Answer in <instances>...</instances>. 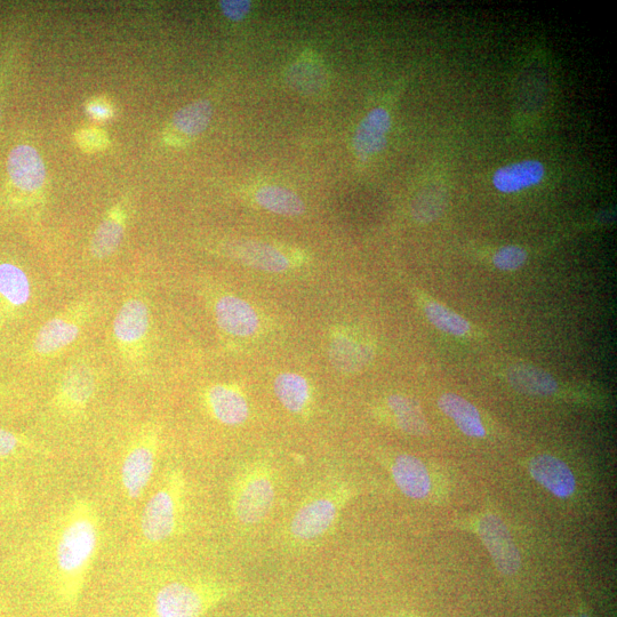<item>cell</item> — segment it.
<instances>
[{
    "instance_id": "83f0119b",
    "label": "cell",
    "mask_w": 617,
    "mask_h": 617,
    "mask_svg": "<svg viewBox=\"0 0 617 617\" xmlns=\"http://www.w3.org/2000/svg\"><path fill=\"white\" fill-rule=\"evenodd\" d=\"M287 82L301 93H317L326 84V72L317 62L298 61L287 71Z\"/></svg>"
},
{
    "instance_id": "44dd1931",
    "label": "cell",
    "mask_w": 617,
    "mask_h": 617,
    "mask_svg": "<svg viewBox=\"0 0 617 617\" xmlns=\"http://www.w3.org/2000/svg\"><path fill=\"white\" fill-rule=\"evenodd\" d=\"M438 406L444 414L451 418L456 426L472 438H483L486 430L477 408L458 395L447 394L440 397Z\"/></svg>"
},
{
    "instance_id": "836d02e7",
    "label": "cell",
    "mask_w": 617,
    "mask_h": 617,
    "mask_svg": "<svg viewBox=\"0 0 617 617\" xmlns=\"http://www.w3.org/2000/svg\"><path fill=\"white\" fill-rule=\"evenodd\" d=\"M88 112H90L91 116L98 119H106L110 116V110L102 106V104H92V106L88 108Z\"/></svg>"
},
{
    "instance_id": "ac0fdd59",
    "label": "cell",
    "mask_w": 617,
    "mask_h": 617,
    "mask_svg": "<svg viewBox=\"0 0 617 617\" xmlns=\"http://www.w3.org/2000/svg\"><path fill=\"white\" fill-rule=\"evenodd\" d=\"M95 378L85 366L70 368L60 384L58 403L63 410L76 412L90 403L95 391Z\"/></svg>"
},
{
    "instance_id": "30bf717a",
    "label": "cell",
    "mask_w": 617,
    "mask_h": 617,
    "mask_svg": "<svg viewBox=\"0 0 617 617\" xmlns=\"http://www.w3.org/2000/svg\"><path fill=\"white\" fill-rule=\"evenodd\" d=\"M7 171L15 186L23 191L35 192L44 186L45 165L35 148L15 147L8 156Z\"/></svg>"
},
{
    "instance_id": "4dcf8cb0",
    "label": "cell",
    "mask_w": 617,
    "mask_h": 617,
    "mask_svg": "<svg viewBox=\"0 0 617 617\" xmlns=\"http://www.w3.org/2000/svg\"><path fill=\"white\" fill-rule=\"evenodd\" d=\"M526 260L527 252L515 245L500 248L493 258L494 266L502 271H516L524 266Z\"/></svg>"
},
{
    "instance_id": "ba28073f",
    "label": "cell",
    "mask_w": 617,
    "mask_h": 617,
    "mask_svg": "<svg viewBox=\"0 0 617 617\" xmlns=\"http://www.w3.org/2000/svg\"><path fill=\"white\" fill-rule=\"evenodd\" d=\"M216 323L224 333L251 338L260 330V317L250 303L236 296H223L215 304Z\"/></svg>"
},
{
    "instance_id": "9c48e42d",
    "label": "cell",
    "mask_w": 617,
    "mask_h": 617,
    "mask_svg": "<svg viewBox=\"0 0 617 617\" xmlns=\"http://www.w3.org/2000/svg\"><path fill=\"white\" fill-rule=\"evenodd\" d=\"M232 258L243 262L246 266L274 274H282L293 266L290 256L279 248L267 243L243 240L232 244L229 250Z\"/></svg>"
},
{
    "instance_id": "7c38bea8",
    "label": "cell",
    "mask_w": 617,
    "mask_h": 617,
    "mask_svg": "<svg viewBox=\"0 0 617 617\" xmlns=\"http://www.w3.org/2000/svg\"><path fill=\"white\" fill-rule=\"evenodd\" d=\"M532 477L551 494L560 499L570 498L576 482L570 467L552 455H539L530 463Z\"/></svg>"
},
{
    "instance_id": "52a82bcc",
    "label": "cell",
    "mask_w": 617,
    "mask_h": 617,
    "mask_svg": "<svg viewBox=\"0 0 617 617\" xmlns=\"http://www.w3.org/2000/svg\"><path fill=\"white\" fill-rule=\"evenodd\" d=\"M478 532L500 573L515 574L520 567V554L506 524L499 517L487 515L480 519Z\"/></svg>"
},
{
    "instance_id": "277c9868",
    "label": "cell",
    "mask_w": 617,
    "mask_h": 617,
    "mask_svg": "<svg viewBox=\"0 0 617 617\" xmlns=\"http://www.w3.org/2000/svg\"><path fill=\"white\" fill-rule=\"evenodd\" d=\"M275 500L274 471L266 463L252 464L240 472L232 486V515L240 524H259L270 514Z\"/></svg>"
},
{
    "instance_id": "8fae6325",
    "label": "cell",
    "mask_w": 617,
    "mask_h": 617,
    "mask_svg": "<svg viewBox=\"0 0 617 617\" xmlns=\"http://www.w3.org/2000/svg\"><path fill=\"white\" fill-rule=\"evenodd\" d=\"M390 128L391 117L386 109L379 107L368 112L354 136L356 155L362 160H367L380 154L387 146Z\"/></svg>"
},
{
    "instance_id": "f1b7e54d",
    "label": "cell",
    "mask_w": 617,
    "mask_h": 617,
    "mask_svg": "<svg viewBox=\"0 0 617 617\" xmlns=\"http://www.w3.org/2000/svg\"><path fill=\"white\" fill-rule=\"evenodd\" d=\"M424 311H426L430 323L440 331L456 336L466 335L470 331V324L467 320L455 314L451 309L444 307L443 304L430 302L424 308Z\"/></svg>"
},
{
    "instance_id": "7402d4cb",
    "label": "cell",
    "mask_w": 617,
    "mask_h": 617,
    "mask_svg": "<svg viewBox=\"0 0 617 617\" xmlns=\"http://www.w3.org/2000/svg\"><path fill=\"white\" fill-rule=\"evenodd\" d=\"M508 380L512 388L524 395L550 396L558 389L556 380L549 373L527 364L512 366Z\"/></svg>"
},
{
    "instance_id": "e575fe53",
    "label": "cell",
    "mask_w": 617,
    "mask_h": 617,
    "mask_svg": "<svg viewBox=\"0 0 617 617\" xmlns=\"http://www.w3.org/2000/svg\"><path fill=\"white\" fill-rule=\"evenodd\" d=\"M581 617H590L587 614H582Z\"/></svg>"
},
{
    "instance_id": "5bb4252c",
    "label": "cell",
    "mask_w": 617,
    "mask_h": 617,
    "mask_svg": "<svg viewBox=\"0 0 617 617\" xmlns=\"http://www.w3.org/2000/svg\"><path fill=\"white\" fill-rule=\"evenodd\" d=\"M150 324L149 309L142 300L131 299L120 308L114 322L116 341L132 348L146 339Z\"/></svg>"
},
{
    "instance_id": "d4e9b609",
    "label": "cell",
    "mask_w": 617,
    "mask_h": 617,
    "mask_svg": "<svg viewBox=\"0 0 617 617\" xmlns=\"http://www.w3.org/2000/svg\"><path fill=\"white\" fill-rule=\"evenodd\" d=\"M213 108L210 101L198 100L175 112L173 125L188 136H197L206 131L211 123Z\"/></svg>"
},
{
    "instance_id": "e0dca14e",
    "label": "cell",
    "mask_w": 617,
    "mask_h": 617,
    "mask_svg": "<svg viewBox=\"0 0 617 617\" xmlns=\"http://www.w3.org/2000/svg\"><path fill=\"white\" fill-rule=\"evenodd\" d=\"M392 477L400 492L415 500L426 499L431 491V479L424 463L413 455H399L392 464Z\"/></svg>"
},
{
    "instance_id": "ffe728a7",
    "label": "cell",
    "mask_w": 617,
    "mask_h": 617,
    "mask_svg": "<svg viewBox=\"0 0 617 617\" xmlns=\"http://www.w3.org/2000/svg\"><path fill=\"white\" fill-rule=\"evenodd\" d=\"M279 402L288 412L295 415L307 414L312 402L309 382L300 374L283 373L277 376L274 384Z\"/></svg>"
},
{
    "instance_id": "f546056e",
    "label": "cell",
    "mask_w": 617,
    "mask_h": 617,
    "mask_svg": "<svg viewBox=\"0 0 617 617\" xmlns=\"http://www.w3.org/2000/svg\"><path fill=\"white\" fill-rule=\"evenodd\" d=\"M445 207V194L443 189L431 186L420 191L412 204V214L419 222H431L442 214Z\"/></svg>"
},
{
    "instance_id": "484cf974",
    "label": "cell",
    "mask_w": 617,
    "mask_h": 617,
    "mask_svg": "<svg viewBox=\"0 0 617 617\" xmlns=\"http://www.w3.org/2000/svg\"><path fill=\"white\" fill-rule=\"evenodd\" d=\"M29 279L19 267L11 263L0 264V295L13 306L21 307L30 299Z\"/></svg>"
},
{
    "instance_id": "603a6c76",
    "label": "cell",
    "mask_w": 617,
    "mask_h": 617,
    "mask_svg": "<svg viewBox=\"0 0 617 617\" xmlns=\"http://www.w3.org/2000/svg\"><path fill=\"white\" fill-rule=\"evenodd\" d=\"M255 200L264 210L278 215L299 216L306 211L303 200L284 187L264 186L256 191Z\"/></svg>"
},
{
    "instance_id": "5b68a950",
    "label": "cell",
    "mask_w": 617,
    "mask_h": 617,
    "mask_svg": "<svg viewBox=\"0 0 617 617\" xmlns=\"http://www.w3.org/2000/svg\"><path fill=\"white\" fill-rule=\"evenodd\" d=\"M348 496L347 488L338 487L303 503L291 522L293 538L299 541L322 538L338 522Z\"/></svg>"
},
{
    "instance_id": "3957f363",
    "label": "cell",
    "mask_w": 617,
    "mask_h": 617,
    "mask_svg": "<svg viewBox=\"0 0 617 617\" xmlns=\"http://www.w3.org/2000/svg\"><path fill=\"white\" fill-rule=\"evenodd\" d=\"M186 496V479L179 469L167 472L162 485L150 496L141 517L144 540L157 544L171 539L178 531Z\"/></svg>"
},
{
    "instance_id": "d6a6232c",
    "label": "cell",
    "mask_w": 617,
    "mask_h": 617,
    "mask_svg": "<svg viewBox=\"0 0 617 617\" xmlns=\"http://www.w3.org/2000/svg\"><path fill=\"white\" fill-rule=\"evenodd\" d=\"M19 446V439L12 432L0 428V459L10 456Z\"/></svg>"
},
{
    "instance_id": "7a4b0ae2",
    "label": "cell",
    "mask_w": 617,
    "mask_h": 617,
    "mask_svg": "<svg viewBox=\"0 0 617 617\" xmlns=\"http://www.w3.org/2000/svg\"><path fill=\"white\" fill-rule=\"evenodd\" d=\"M235 589L210 581H176L157 591L150 617H202Z\"/></svg>"
},
{
    "instance_id": "d590c367",
    "label": "cell",
    "mask_w": 617,
    "mask_h": 617,
    "mask_svg": "<svg viewBox=\"0 0 617 617\" xmlns=\"http://www.w3.org/2000/svg\"><path fill=\"white\" fill-rule=\"evenodd\" d=\"M571 617H574V616H571Z\"/></svg>"
},
{
    "instance_id": "2e32d148",
    "label": "cell",
    "mask_w": 617,
    "mask_h": 617,
    "mask_svg": "<svg viewBox=\"0 0 617 617\" xmlns=\"http://www.w3.org/2000/svg\"><path fill=\"white\" fill-rule=\"evenodd\" d=\"M546 176V167L540 160L528 159L500 167L493 174V186L502 194L516 192L538 186Z\"/></svg>"
},
{
    "instance_id": "4fadbf2b",
    "label": "cell",
    "mask_w": 617,
    "mask_h": 617,
    "mask_svg": "<svg viewBox=\"0 0 617 617\" xmlns=\"http://www.w3.org/2000/svg\"><path fill=\"white\" fill-rule=\"evenodd\" d=\"M206 403L215 420L226 426H239L250 415V406L243 392L235 387L218 384L206 392Z\"/></svg>"
},
{
    "instance_id": "d6986e66",
    "label": "cell",
    "mask_w": 617,
    "mask_h": 617,
    "mask_svg": "<svg viewBox=\"0 0 617 617\" xmlns=\"http://www.w3.org/2000/svg\"><path fill=\"white\" fill-rule=\"evenodd\" d=\"M80 333V325L69 317H55L38 332L34 348L39 355L55 354L74 343Z\"/></svg>"
},
{
    "instance_id": "9a60e30c",
    "label": "cell",
    "mask_w": 617,
    "mask_h": 617,
    "mask_svg": "<svg viewBox=\"0 0 617 617\" xmlns=\"http://www.w3.org/2000/svg\"><path fill=\"white\" fill-rule=\"evenodd\" d=\"M373 358V350L348 331L336 330L330 343V359L336 370L354 373L362 370Z\"/></svg>"
},
{
    "instance_id": "8992f818",
    "label": "cell",
    "mask_w": 617,
    "mask_h": 617,
    "mask_svg": "<svg viewBox=\"0 0 617 617\" xmlns=\"http://www.w3.org/2000/svg\"><path fill=\"white\" fill-rule=\"evenodd\" d=\"M158 452V432L155 429L144 431L127 451L120 480L128 499L139 500L146 492L156 469Z\"/></svg>"
},
{
    "instance_id": "4316f807",
    "label": "cell",
    "mask_w": 617,
    "mask_h": 617,
    "mask_svg": "<svg viewBox=\"0 0 617 617\" xmlns=\"http://www.w3.org/2000/svg\"><path fill=\"white\" fill-rule=\"evenodd\" d=\"M124 236L123 220L111 215L104 220L92 238L91 253L94 258L103 260L117 251Z\"/></svg>"
},
{
    "instance_id": "6da1fadb",
    "label": "cell",
    "mask_w": 617,
    "mask_h": 617,
    "mask_svg": "<svg viewBox=\"0 0 617 617\" xmlns=\"http://www.w3.org/2000/svg\"><path fill=\"white\" fill-rule=\"evenodd\" d=\"M99 543L98 512L90 501L75 500L64 514L54 542L56 582L67 602H77L98 554Z\"/></svg>"
},
{
    "instance_id": "cb8c5ba5",
    "label": "cell",
    "mask_w": 617,
    "mask_h": 617,
    "mask_svg": "<svg viewBox=\"0 0 617 617\" xmlns=\"http://www.w3.org/2000/svg\"><path fill=\"white\" fill-rule=\"evenodd\" d=\"M388 406L399 429L413 436L427 434L428 424L416 400L402 395H394L389 397Z\"/></svg>"
},
{
    "instance_id": "1f68e13d",
    "label": "cell",
    "mask_w": 617,
    "mask_h": 617,
    "mask_svg": "<svg viewBox=\"0 0 617 617\" xmlns=\"http://www.w3.org/2000/svg\"><path fill=\"white\" fill-rule=\"evenodd\" d=\"M222 13L226 18L234 22H240L250 14L252 3L248 0H224L220 2Z\"/></svg>"
}]
</instances>
